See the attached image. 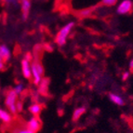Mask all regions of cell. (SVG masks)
Segmentation results:
<instances>
[{"instance_id":"obj_14","label":"cell","mask_w":133,"mask_h":133,"mask_svg":"<svg viewBox=\"0 0 133 133\" xmlns=\"http://www.w3.org/2000/svg\"><path fill=\"white\" fill-rule=\"evenodd\" d=\"M11 133H36V132L30 130L26 126H20L14 128L12 129V131H11Z\"/></svg>"},{"instance_id":"obj_7","label":"cell","mask_w":133,"mask_h":133,"mask_svg":"<svg viewBox=\"0 0 133 133\" xmlns=\"http://www.w3.org/2000/svg\"><path fill=\"white\" fill-rule=\"evenodd\" d=\"M30 10H31V1L21 0V11H22V18L23 22H26L28 20Z\"/></svg>"},{"instance_id":"obj_6","label":"cell","mask_w":133,"mask_h":133,"mask_svg":"<svg viewBox=\"0 0 133 133\" xmlns=\"http://www.w3.org/2000/svg\"><path fill=\"white\" fill-rule=\"evenodd\" d=\"M132 2L130 0H123L122 2L118 5L117 9H116V12H117L119 15H125V14L129 13L132 9Z\"/></svg>"},{"instance_id":"obj_15","label":"cell","mask_w":133,"mask_h":133,"mask_svg":"<svg viewBox=\"0 0 133 133\" xmlns=\"http://www.w3.org/2000/svg\"><path fill=\"white\" fill-rule=\"evenodd\" d=\"M3 2L6 4L7 7L16 9L19 6V4H21V0H3Z\"/></svg>"},{"instance_id":"obj_8","label":"cell","mask_w":133,"mask_h":133,"mask_svg":"<svg viewBox=\"0 0 133 133\" xmlns=\"http://www.w3.org/2000/svg\"><path fill=\"white\" fill-rule=\"evenodd\" d=\"M11 55H12L11 50L7 45H0V57L4 60L5 62H9V60L11 59Z\"/></svg>"},{"instance_id":"obj_10","label":"cell","mask_w":133,"mask_h":133,"mask_svg":"<svg viewBox=\"0 0 133 133\" xmlns=\"http://www.w3.org/2000/svg\"><path fill=\"white\" fill-rule=\"evenodd\" d=\"M42 109H43V106L41 103H39V102H34V103H32L30 106L28 107V111L29 113L31 114L32 115H34V116H38V115H40V113L42 112Z\"/></svg>"},{"instance_id":"obj_5","label":"cell","mask_w":133,"mask_h":133,"mask_svg":"<svg viewBox=\"0 0 133 133\" xmlns=\"http://www.w3.org/2000/svg\"><path fill=\"white\" fill-rule=\"evenodd\" d=\"M25 126H26L30 130L36 133L41 129V121H40V119L38 118V116H34V115H32L31 117L28 119V121L26 122Z\"/></svg>"},{"instance_id":"obj_11","label":"cell","mask_w":133,"mask_h":133,"mask_svg":"<svg viewBox=\"0 0 133 133\" xmlns=\"http://www.w3.org/2000/svg\"><path fill=\"white\" fill-rule=\"evenodd\" d=\"M86 112H87V108L85 106H80L76 108L74 110L73 115H72V120H73L74 122H77Z\"/></svg>"},{"instance_id":"obj_20","label":"cell","mask_w":133,"mask_h":133,"mask_svg":"<svg viewBox=\"0 0 133 133\" xmlns=\"http://www.w3.org/2000/svg\"><path fill=\"white\" fill-rule=\"evenodd\" d=\"M23 58H24V59H26L27 61H29V62H32V61H33V56H32L31 53H29V52H27Z\"/></svg>"},{"instance_id":"obj_23","label":"cell","mask_w":133,"mask_h":133,"mask_svg":"<svg viewBox=\"0 0 133 133\" xmlns=\"http://www.w3.org/2000/svg\"><path fill=\"white\" fill-rule=\"evenodd\" d=\"M129 71H130L131 73H133V58L131 59L130 62H129Z\"/></svg>"},{"instance_id":"obj_1","label":"cell","mask_w":133,"mask_h":133,"mask_svg":"<svg viewBox=\"0 0 133 133\" xmlns=\"http://www.w3.org/2000/svg\"><path fill=\"white\" fill-rule=\"evenodd\" d=\"M74 27H75V22H69L68 23H66L64 26H62L59 30V32H58L55 36V42L59 47L65 46V44L67 42V38H68L69 35L71 34Z\"/></svg>"},{"instance_id":"obj_3","label":"cell","mask_w":133,"mask_h":133,"mask_svg":"<svg viewBox=\"0 0 133 133\" xmlns=\"http://www.w3.org/2000/svg\"><path fill=\"white\" fill-rule=\"evenodd\" d=\"M18 94L13 90V89H10L7 92L6 97H5V106L7 107L9 112L11 115H16L18 113L16 103L18 102Z\"/></svg>"},{"instance_id":"obj_16","label":"cell","mask_w":133,"mask_h":133,"mask_svg":"<svg viewBox=\"0 0 133 133\" xmlns=\"http://www.w3.org/2000/svg\"><path fill=\"white\" fill-rule=\"evenodd\" d=\"M92 13V9H82L78 12V17L79 18H87L89 17Z\"/></svg>"},{"instance_id":"obj_9","label":"cell","mask_w":133,"mask_h":133,"mask_svg":"<svg viewBox=\"0 0 133 133\" xmlns=\"http://www.w3.org/2000/svg\"><path fill=\"white\" fill-rule=\"evenodd\" d=\"M12 115L9 112V110H5L0 108V121L4 124H10L12 122Z\"/></svg>"},{"instance_id":"obj_12","label":"cell","mask_w":133,"mask_h":133,"mask_svg":"<svg viewBox=\"0 0 133 133\" xmlns=\"http://www.w3.org/2000/svg\"><path fill=\"white\" fill-rule=\"evenodd\" d=\"M109 100L111 101L113 103L118 105V106H123L125 104V101L123 98L115 93H109Z\"/></svg>"},{"instance_id":"obj_17","label":"cell","mask_w":133,"mask_h":133,"mask_svg":"<svg viewBox=\"0 0 133 133\" xmlns=\"http://www.w3.org/2000/svg\"><path fill=\"white\" fill-rule=\"evenodd\" d=\"M13 90L15 91V92L18 94V95H21V94H22V92L24 91V85L22 84V83H19V84H17L13 88Z\"/></svg>"},{"instance_id":"obj_4","label":"cell","mask_w":133,"mask_h":133,"mask_svg":"<svg viewBox=\"0 0 133 133\" xmlns=\"http://www.w3.org/2000/svg\"><path fill=\"white\" fill-rule=\"evenodd\" d=\"M31 62L27 61L26 59H22L21 62V68H22V76L25 79L30 80L32 79V67H31Z\"/></svg>"},{"instance_id":"obj_18","label":"cell","mask_w":133,"mask_h":133,"mask_svg":"<svg viewBox=\"0 0 133 133\" xmlns=\"http://www.w3.org/2000/svg\"><path fill=\"white\" fill-rule=\"evenodd\" d=\"M101 1H102V4L104 6H107V7H112L117 2V0H101Z\"/></svg>"},{"instance_id":"obj_21","label":"cell","mask_w":133,"mask_h":133,"mask_svg":"<svg viewBox=\"0 0 133 133\" xmlns=\"http://www.w3.org/2000/svg\"><path fill=\"white\" fill-rule=\"evenodd\" d=\"M5 63H6V62H4V60L0 57V71H3V70H5Z\"/></svg>"},{"instance_id":"obj_2","label":"cell","mask_w":133,"mask_h":133,"mask_svg":"<svg viewBox=\"0 0 133 133\" xmlns=\"http://www.w3.org/2000/svg\"><path fill=\"white\" fill-rule=\"evenodd\" d=\"M31 67H32V79H33L34 85L38 86L41 83L43 79V76L45 74L44 67H43L42 63L38 61H32L31 62Z\"/></svg>"},{"instance_id":"obj_19","label":"cell","mask_w":133,"mask_h":133,"mask_svg":"<svg viewBox=\"0 0 133 133\" xmlns=\"http://www.w3.org/2000/svg\"><path fill=\"white\" fill-rule=\"evenodd\" d=\"M16 106H17V110H18V113L19 112H22V108H23V105H22V102L21 101H18L17 103H16Z\"/></svg>"},{"instance_id":"obj_13","label":"cell","mask_w":133,"mask_h":133,"mask_svg":"<svg viewBox=\"0 0 133 133\" xmlns=\"http://www.w3.org/2000/svg\"><path fill=\"white\" fill-rule=\"evenodd\" d=\"M38 93L42 94H47L48 88H49V80L48 79H42L41 83L38 85Z\"/></svg>"},{"instance_id":"obj_22","label":"cell","mask_w":133,"mask_h":133,"mask_svg":"<svg viewBox=\"0 0 133 133\" xmlns=\"http://www.w3.org/2000/svg\"><path fill=\"white\" fill-rule=\"evenodd\" d=\"M129 72H125V73L123 74V76H122L123 81H125V80L128 79V78H129Z\"/></svg>"}]
</instances>
